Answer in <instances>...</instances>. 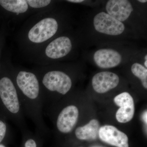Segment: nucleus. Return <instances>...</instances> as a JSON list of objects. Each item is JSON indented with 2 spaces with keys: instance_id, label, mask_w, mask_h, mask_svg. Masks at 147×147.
Returning a JSON list of instances; mask_svg holds the SVG:
<instances>
[{
  "instance_id": "nucleus-9",
  "label": "nucleus",
  "mask_w": 147,
  "mask_h": 147,
  "mask_svg": "<svg viewBox=\"0 0 147 147\" xmlns=\"http://www.w3.org/2000/svg\"><path fill=\"white\" fill-rule=\"evenodd\" d=\"M94 59L96 65L100 68L108 69L118 65L121 61L122 57L116 50L102 49L95 52Z\"/></svg>"
},
{
  "instance_id": "nucleus-17",
  "label": "nucleus",
  "mask_w": 147,
  "mask_h": 147,
  "mask_svg": "<svg viewBox=\"0 0 147 147\" xmlns=\"http://www.w3.org/2000/svg\"><path fill=\"white\" fill-rule=\"evenodd\" d=\"M25 147H37L36 142L32 139H29L25 142Z\"/></svg>"
},
{
  "instance_id": "nucleus-15",
  "label": "nucleus",
  "mask_w": 147,
  "mask_h": 147,
  "mask_svg": "<svg viewBox=\"0 0 147 147\" xmlns=\"http://www.w3.org/2000/svg\"><path fill=\"white\" fill-rule=\"evenodd\" d=\"M27 3L33 8H41L47 6L51 2L50 0H28Z\"/></svg>"
},
{
  "instance_id": "nucleus-3",
  "label": "nucleus",
  "mask_w": 147,
  "mask_h": 147,
  "mask_svg": "<svg viewBox=\"0 0 147 147\" xmlns=\"http://www.w3.org/2000/svg\"><path fill=\"white\" fill-rule=\"evenodd\" d=\"M58 28V23L55 19L45 18L32 28L28 36L32 42L40 43L53 37L57 32Z\"/></svg>"
},
{
  "instance_id": "nucleus-2",
  "label": "nucleus",
  "mask_w": 147,
  "mask_h": 147,
  "mask_svg": "<svg viewBox=\"0 0 147 147\" xmlns=\"http://www.w3.org/2000/svg\"><path fill=\"white\" fill-rule=\"evenodd\" d=\"M42 83L50 92H56L62 95L66 94L71 89L72 82L66 74L59 71H52L45 74Z\"/></svg>"
},
{
  "instance_id": "nucleus-5",
  "label": "nucleus",
  "mask_w": 147,
  "mask_h": 147,
  "mask_svg": "<svg viewBox=\"0 0 147 147\" xmlns=\"http://www.w3.org/2000/svg\"><path fill=\"white\" fill-rule=\"evenodd\" d=\"M114 102L120 107L116 115L118 121L125 123L131 121L135 112L134 100L131 95L127 92L122 93L115 98Z\"/></svg>"
},
{
  "instance_id": "nucleus-4",
  "label": "nucleus",
  "mask_w": 147,
  "mask_h": 147,
  "mask_svg": "<svg viewBox=\"0 0 147 147\" xmlns=\"http://www.w3.org/2000/svg\"><path fill=\"white\" fill-rule=\"evenodd\" d=\"M94 25L95 30L99 32L113 36L121 34L125 28L122 22L104 12H100L95 16Z\"/></svg>"
},
{
  "instance_id": "nucleus-6",
  "label": "nucleus",
  "mask_w": 147,
  "mask_h": 147,
  "mask_svg": "<svg viewBox=\"0 0 147 147\" xmlns=\"http://www.w3.org/2000/svg\"><path fill=\"white\" fill-rule=\"evenodd\" d=\"M79 115V110L75 105H68L64 108L57 118L56 126L58 130L63 134L71 132L76 125Z\"/></svg>"
},
{
  "instance_id": "nucleus-10",
  "label": "nucleus",
  "mask_w": 147,
  "mask_h": 147,
  "mask_svg": "<svg viewBox=\"0 0 147 147\" xmlns=\"http://www.w3.org/2000/svg\"><path fill=\"white\" fill-rule=\"evenodd\" d=\"M106 9L108 14L121 22L127 20L133 10L131 3L127 0H110Z\"/></svg>"
},
{
  "instance_id": "nucleus-16",
  "label": "nucleus",
  "mask_w": 147,
  "mask_h": 147,
  "mask_svg": "<svg viewBox=\"0 0 147 147\" xmlns=\"http://www.w3.org/2000/svg\"><path fill=\"white\" fill-rule=\"evenodd\" d=\"M6 132V125L3 121L0 120V144L4 139Z\"/></svg>"
},
{
  "instance_id": "nucleus-1",
  "label": "nucleus",
  "mask_w": 147,
  "mask_h": 147,
  "mask_svg": "<svg viewBox=\"0 0 147 147\" xmlns=\"http://www.w3.org/2000/svg\"><path fill=\"white\" fill-rule=\"evenodd\" d=\"M0 98L3 104L18 125L24 124V111L17 90L12 81L7 77L0 80Z\"/></svg>"
},
{
  "instance_id": "nucleus-23",
  "label": "nucleus",
  "mask_w": 147,
  "mask_h": 147,
  "mask_svg": "<svg viewBox=\"0 0 147 147\" xmlns=\"http://www.w3.org/2000/svg\"><path fill=\"white\" fill-rule=\"evenodd\" d=\"M145 59L146 60V61H147V55H146V57H145Z\"/></svg>"
},
{
  "instance_id": "nucleus-22",
  "label": "nucleus",
  "mask_w": 147,
  "mask_h": 147,
  "mask_svg": "<svg viewBox=\"0 0 147 147\" xmlns=\"http://www.w3.org/2000/svg\"><path fill=\"white\" fill-rule=\"evenodd\" d=\"M0 147H5L3 145L0 144Z\"/></svg>"
},
{
  "instance_id": "nucleus-11",
  "label": "nucleus",
  "mask_w": 147,
  "mask_h": 147,
  "mask_svg": "<svg viewBox=\"0 0 147 147\" xmlns=\"http://www.w3.org/2000/svg\"><path fill=\"white\" fill-rule=\"evenodd\" d=\"M71 41L69 38L60 37L48 45L45 50V54L51 59H59L67 55L71 51Z\"/></svg>"
},
{
  "instance_id": "nucleus-20",
  "label": "nucleus",
  "mask_w": 147,
  "mask_h": 147,
  "mask_svg": "<svg viewBox=\"0 0 147 147\" xmlns=\"http://www.w3.org/2000/svg\"><path fill=\"white\" fill-rule=\"evenodd\" d=\"M138 1L140 2L141 3H144L147 2V1L146 0H139V1Z\"/></svg>"
},
{
  "instance_id": "nucleus-18",
  "label": "nucleus",
  "mask_w": 147,
  "mask_h": 147,
  "mask_svg": "<svg viewBox=\"0 0 147 147\" xmlns=\"http://www.w3.org/2000/svg\"><path fill=\"white\" fill-rule=\"evenodd\" d=\"M143 119L144 120V122L145 123H146V124H147V111H145L144 113L143 114Z\"/></svg>"
},
{
  "instance_id": "nucleus-19",
  "label": "nucleus",
  "mask_w": 147,
  "mask_h": 147,
  "mask_svg": "<svg viewBox=\"0 0 147 147\" xmlns=\"http://www.w3.org/2000/svg\"><path fill=\"white\" fill-rule=\"evenodd\" d=\"M83 0H68L67 1L74 3H80L84 1Z\"/></svg>"
},
{
  "instance_id": "nucleus-8",
  "label": "nucleus",
  "mask_w": 147,
  "mask_h": 147,
  "mask_svg": "<svg viewBox=\"0 0 147 147\" xmlns=\"http://www.w3.org/2000/svg\"><path fill=\"white\" fill-rule=\"evenodd\" d=\"M119 78L116 74L102 71L96 74L92 79L93 88L98 93H105L118 85Z\"/></svg>"
},
{
  "instance_id": "nucleus-24",
  "label": "nucleus",
  "mask_w": 147,
  "mask_h": 147,
  "mask_svg": "<svg viewBox=\"0 0 147 147\" xmlns=\"http://www.w3.org/2000/svg\"><path fill=\"white\" fill-rule=\"evenodd\" d=\"M91 147H102L101 146H92Z\"/></svg>"
},
{
  "instance_id": "nucleus-13",
  "label": "nucleus",
  "mask_w": 147,
  "mask_h": 147,
  "mask_svg": "<svg viewBox=\"0 0 147 147\" xmlns=\"http://www.w3.org/2000/svg\"><path fill=\"white\" fill-rule=\"evenodd\" d=\"M0 5L6 10L17 14L26 12L28 7L25 0H0Z\"/></svg>"
},
{
  "instance_id": "nucleus-12",
  "label": "nucleus",
  "mask_w": 147,
  "mask_h": 147,
  "mask_svg": "<svg viewBox=\"0 0 147 147\" xmlns=\"http://www.w3.org/2000/svg\"><path fill=\"white\" fill-rule=\"evenodd\" d=\"M99 127V123L97 120L92 119L84 126L76 128L75 135L80 140H94L98 136Z\"/></svg>"
},
{
  "instance_id": "nucleus-14",
  "label": "nucleus",
  "mask_w": 147,
  "mask_h": 147,
  "mask_svg": "<svg viewBox=\"0 0 147 147\" xmlns=\"http://www.w3.org/2000/svg\"><path fill=\"white\" fill-rule=\"evenodd\" d=\"M132 74L141 80L143 86L147 88V69L143 65L138 63H134L131 67Z\"/></svg>"
},
{
  "instance_id": "nucleus-21",
  "label": "nucleus",
  "mask_w": 147,
  "mask_h": 147,
  "mask_svg": "<svg viewBox=\"0 0 147 147\" xmlns=\"http://www.w3.org/2000/svg\"><path fill=\"white\" fill-rule=\"evenodd\" d=\"M147 61H146L145 62V66L146 67H147Z\"/></svg>"
},
{
  "instance_id": "nucleus-7",
  "label": "nucleus",
  "mask_w": 147,
  "mask_h": 147,
  "mask_svg": "<svg viewBox=\"0 0 147 147\" xmlns=\"http://www.w3.org/2000/svg\"><path fill=\"white\" fill-rule=\"evenodd\" d=\"M98 136L102 142L117 147H129L128 138L126 134L115 126L105 125L101 127Z\"/></svg>"
}]
</instances>
